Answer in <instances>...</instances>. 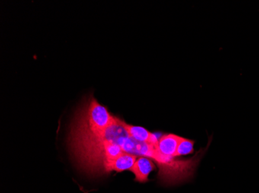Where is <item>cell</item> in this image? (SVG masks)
Instances as JSON below:
<instances>
[{
	"instance_id": "cell-1",
	"label": "cell",
	"mask_w": 259,
	"mask_h": 193,
	"mask_svg": "<svg viewBox=\"0 0 259 193\" xmlns=\"http://www.w3.org/2000/svg\"><path fill=\"white\" fill-rule=\"evenodd\" d=\"M113 117L107 107L90 97L82 109L78 111L74 123L91 133H99L111 124Z\"/></svg>"
},
{
	"instance_id": "cell-2",
	"label": "cell",
	"mask_w": 259,
	"mask_h": 193,
	"mask_svg": "<svg viewBox=\"0 0 259 193\" xmlns=\"http://www.w3.org/2000/svg\"><path fill=\"white\" fill-rule=\"evenodd\" d=\"M136 155L123 152L116 159L109 161L103 166V175H107L110 172H122L124 171H132L136 162Z\"/></svg>"
},
{
	"instance_id": "cell-3",
	"label": "cell",
	"mask_w": 259,
	"mask_h": 193,
	"mask_svg": "<svg viewBox=\"0 0 259 193\" xmlns=\"http://www.w3.org/2000/svg\"><path fill=\"white\" fill-rule=\"evenodd\" d=\"M156 166L152 160L147 157H139L137 159L132 172L135 174V182L145 183L148 182L150 173L155 170Z\"/></svg>"
},
{
	"instance_id": "cell-4",
	"label": "cell",
	"mask_w": 259,
	"mask_h": 193,
	"mask_svg": "<svg viewBox=\"0 0 259 193\" xmlns=\"http://www.w3.org/2000/svg\"><path fill=\"white\" fill-rule=\"evenodd\" d=\"M180 139L181 137L176 135H163L158 139V146H157L158 150L163 155L175 157Z\"/></svg>"
},
{
	"instance_id": "cell-5",
	"label": "cell",
	"mask_w": 259,
	"mask_h": 193,
	"mask_svg": "<svg viewBox=\"0 0 259 193\" xmlns=\"http://www.w3.org/2000/svg\"><path fill=\"white\" fill-rule=\"evenodd\" d=\"M126 131L130 137L135 140L141 142H148V143H154V142H158V139L155 134H153L151 132H148L146 129L139 126L130 125L126 123Z\"/></svg>"
},
{
	"instance_id": "cell-6",
	"label": "cell",
	"mask_w": 259,
	"mask_h": 193,
	"mask_svg": "<svg viewBox=\"0 0 259 193\" xmlns=\"http://www.w3.org/2000/svg\"><path fill=\"white\" fill-rule=\"evenodd\" d=\"M194 143V141L181 138L177 150H176V154H175V158L184 156V155H190V154L193 153L194 152V148H193Z\"/></svg>"
}]
</instances>
